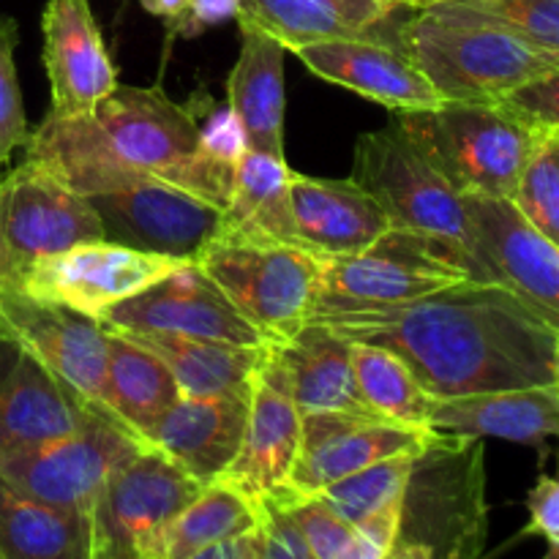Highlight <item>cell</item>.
I'll return each mask as SVG.
<instances>
[{"label": "cell", "mask_w": 559, "mask_h": 559, "mask_svg": "<svg viewBox=\"0 0 559 559\" xmlns=\"http://www.w3.org/2000/svg\"><path fill=\"white\" fill-rule=\"evenodd\" d=\"M358 344L391 349L431 399L551 385L559 331L497 282H462L391 309L322 311Z\"/></svg>", "instance_id": "6da1fadb"}, {"label": "cell", "mask_w": 559, "mask_h": 559, "mask_svg": "<svg viewBox=\"0 0 559 559\" xmlns=\"http://www.w3.org/2000/svg\"><path fill=\"white\" fill-rule=\"evenodd\" d=\"M25 158L85 197L102 218L107 240L115 243L197 262L222 235V207L169 180L74 145L44 123L27 140Z\"/></svg>", "instance_id": "7a4b0ae2"}, {"label": "cell", "mask_w": 559, "mask_h": 559, "mask_svg": "<svg viewBox=\"0 0 559 559\" xmlns=\"http://www.w3.org/2000/svg\"><path fill=\"white\" fill-rule=\"evenodd\" d=\"M49 131L129 169L169 180L216 207L229 205L235 167L202 153L200 118L189 104H178L162 85H118L91 112L41 120Z\"/></svg>", "instance_id": "3957f363"}, {"label": "cell", "mask_w": 559, "mask_h": 559, "mask_svg": "<svg viewBox=\"0 0 559 559\" xmlns=\"http://www.w3.org/2000/svg\"><path fill=\"white\" fill-rule=\"evenodd\" d=\"M399 49L418 66L442 102L497 104L559 63L459 0L415 11L399 27Z\"/></svg>", "instance_id": "277c9868"}, {"label": "cell", "mask_w": 559, "mask_h": 559, "mask_svg": "<svg viewBox=\"0 0 559 559\" xmlns=\"http://www.w3.org/2000/svg\"><path fill=\"white\" fill-rule=\"evenodd\" d=\"M486 535L484 442L437 435L415 456L393 540L435 559H480Z\"/></svg>", "instance_id": "5b68a950"}, {"label": "cell", "mask_w": 559, "mask_h": 559, "mask_svg": "<svg viewBox=\"0 0 559 559\" xmlns=\"http://www.w3.org/2000/svg\"><path fill=\"white\" fill-rule=\"evenodd\" d=\"M399 126L459 194L491 200H511L544 140L500 104L442 102L435 109L399 112Z\"/></svg>", "instance_id": "8992f818"}, {"label": "cell", "mask_w": 559, "mask_h": 559, "mask_svg": "<svg viewBox=\"0 0 559 559\" xmlns=\"http://www.w3.org/2000/svg\"><path fill=\"white\" fill-rule=\"evenodd\" d=\"M473 278L491 282L462 246L391 227L360 254L328 262L314 314L391 309Z\"/></svg>", "instance_id": "52a82bcc"}, {"label": "cell", "mask_w": 559, "mask_h": 559, "mask_svg": "<svg viewBox=\"0 0 559 559\" xmlns=\"http://www.w3.org/2000/svg\"><path fill=\"white\" fill-rule=\"evenodd\" d=\"M197 262L265 342L282 344L314 317L331 260L298 243L216 238Z\"/></svg>", "instance_id": "ba28073f"}, {"label": "cell", "mask_w": 559, "mask_h": 559, "mask_svg": "<svg viewBox=\"0 0 559 559\" xmlns=\"http://www.w3.org/2000/svg\"><path fill=\"white\" fill-rule=\"evenodd\" d=\"M145 448L107 407L91 404L69 435L0 453V484L47 506L91 513L109 475Z\"/></svg>", "instance_id": "9c48e42d"}, {"label": "cell", "mask_w": 559, "mask_h": 559, "mask_svg": "<svg viewBox=\"0 0 559 559\" xmlns=\"http://www.w3.org/2000/svg\"><path fill=\"white\" fill-rule=\"evenodd\" d=\"M200 489L202 484L147 445L115 469L93 500L87 559H167L169 524Z\"/></svg>", "instance_id": "30bf717a"}, {"label": "cell", "mask_w": 559, "mask_h": 559, "mask_svg": "<svg viewBox=\"0 0 559 559\" xmlns=\"http://www.w3.org/2000/svg\"><path fill=\"white\" fill-rule=\"evenodd\" d=\"M349 178L380 202L393 229L435 235L473 254L464 197L399 123L360 136Z\"/></svg>", "instance_id": "8fae6325"}, {"label": "cell", "mask_w": 559, "mask_h": 559, "mask_svg": "<svg viewBox=\"0 0 559 559\" xmlns=\"http://www.w3.org/2000/svg\"><path fill=\"white\" fill-rule=\"evenodd\" d=\"M107 240L102 218L74 189L33 162H22L0 178V260L5 282L44 257L80 243Z\"/></svg>", "instance_id": "7c38bea8"}, {"label": "cell", "mask_w": 559, "mask_h": 559, "mask_svg": "<svg viewBox=\"0 0 559 559\" xmlns=\"http://www.w3.org/2000/svg\"><path fill=\"white\" fill-rule=\"evenodd\" d=\"M98 322L107 331L164 333L229 344H271L235 309L233 300L202 271L200 262H183L162 282L109 306L104 314H98Z\"/></svg>", "instance_id": "4fadbf2b"}, {"label": "cell", "mask_w": 559, "mask_h": 559, "mask_svg": "<svg viewBox=\"0 0 559 559\" xmlns=\"http://www.w3.org/2000/svg\"><path fill=\"white\" fill-rule=\"evenodd\" d=\"M175 257L151 254L115 240H91L60 254L33 262L20 276L31 295L98 320V314L180 267Z\"/></svg>", "instance_id": "5bb4252c"}, {"label": "cell", "mask_w": 559, "mask_h": 559, "mask_svg": "<svg viewBox=\"0 0 559 559\" xmlns=\"http://www.w3.org/2000/svg\"><path fill=\"white\" fill-rule=\"evenodd\" d=\"M0 328L25 344L66 388L104 407L107 331L98 320L0 282Z\"/></svg>", "instance_id": "9a60e30c"}, {"label": "cell", "mask_w": 559, "mask_h": 559, "mask_svg": "<svg viewBox=\"0 0 559 559\" xmlns=\"http://www.w3.org/2000/svg\"><path fill=\"white\" fill-rule=\"evenodd\" d=\"M473 254L491 282L511 289L559 331V246L538 233L511 200L464 197Z\"/></svg>", "instance_id": "2e32d148"}, {"label": "cell", "mask_w": 559, "mask_h": 559, "mask_svg": "<svg viewBox=\"0 0 559 559\" xmlns=\"http://www.w3.org/2000/svg\"><path fill=\"white\" fill-rule=\"evenodd\" d=\"M440 431L404 426L380 415L309 413L304 415V440L295 462L289 491L317 495L325 486L380 464L385 459L415 453L418 456Z\"/></svg>", "instance_id": "e0dca14e"}, {"label": "cell", "mask_w": 559, "mask_h": 559, "mask_svg": "<svg viewBox=\"0 0 559 559\" xmlns=\"http://www.w3.org/2000/svg\"><path fill=\"white\" fill-rule=\"evenodd\" d=\"M41 36V60L52 96L47 115L74 118L91 112L120 85L91 0H47Z\"/></svg>", "instance_id": "ac0fdd59"}, {"label": "cell", "mask_w": 559, "mask_h": 559, "mask_svg": "<svg viewBox=\"0 0 559 559\" xmlns=\"http://www.w3.org/2000/svg\"><path fill=\"white\" fill-rule=\"evenodd\" d=\"M300 440H304V415L289 393L287 371L271 347L251 391L243 442L222 478L246 491L251 500L287 491L298 462Z\"/></svg>", "instance_id": "d6986e66"}, {"label": "cell", "mask_w": 559, "mask_h": 559, "mask_svg": "<svg viewBox=\"0 0 559 559\" xmlns=\"http://www.w3.org/2000/svg\"><path fill=\"white\" fill-rule=\"evenodd\" d=\"M87 407L85 399L0 328V453L69 435L85 420Z\"/></svg>", "instance_id": "ffe728a7"}, {"label": "cell", "mask_w": 559, "mask_h": 559, "mask_svg": "<svg viewBox=\"0 0 559 559\" xmlns=\"http://www.w3.org/2000/svg\"><path fill=\"white\" fill-rule=\"evenodd\" d=\"M311 74L342 85L396 112L440 107V93L418 66L391 44L371 38H331L293 49Z\"/></svg>", "instance_id": "44dd1931"}, {"label": "cell", "mask_w": 559, "mask_h": 559, "mask_svg": "<svg viewBox=\"0 0 559 559\" xmlns=\"http://www.w3.org/2000/svg\"><path fill=\"white\" fill-rule=\"evenodd\" d=\"M289 194L300 246L325 260L360 254L391 229V218L380 202L353 178L333 180L293 173Z\"/></svg>", "instance_id": "7402d4cb"}, {"label": "cell", "mask_w": 559, "mask_h": 559, "mask_svg": "<svg viewBox=\"0 0 559 559\" xmlns=\"http://www.w3.org/2000/svg\"><path fill=\"white\" fill-rule=\"evenodd\" d=\"M249 399L180 396L147 435V445L162 451L197 484L222 478L235 462L246 435Z\"/></svg>", "instance_id": "603a6c76"}, {"label": "cell", "mask_w": 559, "mask_h": 559, "mask_svg": "<svg viewBox=\"0 0 559 559\" xmlns=\"http://www.w3.org/2000/svg\"><path fill=\"white\" fill-rule=\"evenodd\" d=\"M429 429L540 445L544 440H559V399L551 385L431 399Z\"/></svg>", "instance_id": "cb8c5ba5"}, {"label": "cell", "mask_w": 559, "mask_h": 559, "mask_svg": "<svg viewBox=\"0 0 559 559\" xmlns=\"http://www.w3.org/2000/svg\"><path fill=\"white\" fill-rule=\"evenodd\" d=\"M287 371L289 393L300 415L358 413L374 415L358 393L353 369V342L322 320H309L293 338L271 344Z\"/></svg>", "instance_id": "d4e9b609"}, {"label": "cell", "mask_w": 559, "mask_h": 559, "mask_svg": "<svg viewBox=\"0 0 559 559\" xmlns=\"http://www.w3.org/2000/svg\"><path fill=\"white\" fill-rule=\"evenodd\" d=\"M238 27L240 52L227 80V107L243 126L249 151L284 158V47L260 27Z\"/></svg>", "instance_id": "484cf974"}, {"label": "cell", "mask_w": 559, "mask_h": 559, "mask_svg": "<svg viewBox=\"0 0 559 559\" xmlns=\"http://www.w3.org/2000/svg\"><path fill=\"white\" fill-rule=\"evenodd\" d=\"M126 333V331H120ZM164 360L180 388V396L251 399L254 380L271 355V344H229L207 338L126 333Z\"/></svg>", "instance_id": "4316f807"}, {"label": "cell", "mask_w": 559, "mask_h": 559, "mask_svg": "<svg viewBox=\"0 0 559 559\" xmlns=\"http://www.w3.org/2000/svg\"><path fill=\"white\" fill-rule=\"evenodd\" d=\"M289 178H293V169L287 167V158L246 151L235 167L233 194H229V205L224 207L218 238L300 246L293 222Z\"/></svg>", "instance_id": "83f0119b"}, {"label": "cell", "mask_w": 559, "mask_h": 559, "mask_svg": "<svg viewBox=\"0 0 559 559\" xmlns=\"http://www.w3.org/2000/svg\"><path fill=\"white\" fill-rule=\"evenodd\" d=\"M107 331V328H104ZM180 399L173 371L158 355L142 347L120 331H107V380L104 407L129 426L136 437L147 440L153 426Z\"/></svg>", "instance_id": "f1b7e54d"}, {"label": "cell", "mask_w": 559, "mask_h": 559, "mask_svg": "<svg viewBox=\"0 0 559 559\" xmlns=\"http://www.w3.org/2000/svg\"><path fill=\"white\" fill-rule=\"evenodd\" d=\"M91 519L0 484V559H87Z\"/></svg>", "instance_id": "f546056e"}, {"label": "cell", "mask_w": 559, "mask_h": 559, "mask_svg": "<svg viewBox=\"0 0 559 559\" xmlns=\"http://www.w3.org/2000/svg\"><path fill=\"white\" fill-rule=\"evenodd\" d=\"M257 530V500L229 480L202 486L200 495L175 516L167 533V559H189L197 551Z\"/></svg>", "instance_id": "4dcf8cb0"}, {"label": "cell", "mask_w": 559, "mask_h": 559, "mask_svg": "<svg viewBox=\"0 0 559 559\" xmlns=\"http://www.w3.org/2000/svg\"><path fill=\"white\" fill-rule=\"evenodd\" d=\"M353 369L369 413L404 426L429 429L431 396L399 355L374 344L353 342Z\"/></svg>", "instance_id": "1f68e13d"}, {"label": "cell", "mask_w": 559, "mask_h": 559, "mask_svg": "<svg viewBox=\"0 0 559 559\" xmlns=\"http://www.w3.org/2000/svg\"><path fill=\"white\" fill-rule=\"evenodd\" d=\"M254 25L276 38L284 49L306 44L331 41V38H371L360 27L349 25L322 0H240L238 20Z\"/></svg>", "instance_id": "d6a6232c"}, {"label": "cell", "mask_w": 559, "mask_h": 559, "mask_svg": "<svg viewBox=\"0 0 559 559\" xmlns=\"http://www.w3.org/2000/svg\"><path fill=\"white\" fill-rule=\"evenodd\" d=\"M413 464L415 453L385 459V462L371 464V467L360 469V473L347 475V478L325 486V489L317 491V497L333 513H338L344 522L358 527L360 522L371 519L374 513L399 506L404 500V489H407Z\"/></svg>", "instance_id": "836d02e7"}, {"label": "cell", "mask_w": 559, "mask_h": 559, "mask_svg": "<svg viewBox=\"0 0 559 559\" xmlns=\"http://www.w3.org/2000/svg\"><path fill=\"white\" fill-rule=\"evenodd\" d=\"M511 202L544 238L559 246V136L544 134Z\"/></svg>", "instance_id": "e575fe53"}, {"label": "cell", "mask_w": 559, "mask_h": 559, "mask_svg": "<svg viewBox=\"0 0 559 559\" xmlns=\"http://www.w3.org/2000/svg\"><path fill=\"white\" fill-rule=\"evenodd\" d=\"M524 41L559 55V0H459Z\"/></svg>", "instance_id": "d590c367"}, {"label": "cell", "mask_w": 559, "mask_h": 559, "mask_svg": "<svg viewBox=\"0 0 559 559\" xmlns=\"http://www.w3.org/2000/svg\"><path fill=\"white\" fill-rule=\"evenodd\" d=\"M16 44H20V25L14 16L0 11V169L16 147H25L31 140L14 63Z\"/></svg>", "instance_id": "8d00e7d4"}, {"label": "cell", "mask_w": 559, "mask_h": 559, "mask_svg": "<svg viewBox=\"0 0 559 559\" xmlns=\"http://www.w3.org/2000/svg\"><path fill=\"white\" fill-rule=\"evenodd\" d=\"M273 497H278L287 506L289 516L295 519L317 559H347L355 538L353 524L333 513L317 495H295L287 489Z\"/></svg>", "instance_id": "74e56055"}, {"label": "cell", "mask_w": 559, "mask_h": 559, "mask_svg": "<svg viewBox=\"0 0 559 559\" xmlns=\"http://www.w3.org/2000/svg\"><path fill=\"white\" fill-rule=\"evenodd\" d=\"M497 104L540 134H559V63Z\"/></svg>", "instance_id": "f35d334b"}, {"label": "cell", "mask_w": 559, "mask_h": 559, "mask_svg": "<svg viewBox=\"0 0 559 559\" xmlns=\"http://www.w3.org/2000/svg\"><path fill=\"white\" fill-rule=\"evenodd\" d=\"M257 533L260 559H317L278 497H257Z\"/></svg>", "instance_id": "ab89813d"}, {"label": "cell", "mask_w": 559, "mask_h": 559, "mask_svg": "<svg viewBox=\"0 0 559 559\" xmlns=\"http://www.w3.org/2000/svg\"><path fill=\"white\" fill-rule=\"evenodd\" d=\"M197 109V107H194ZM200 118V145L205 156H211L213 162L227 164V167H238V162L243 158V153L249 151V142H246L243 126L238 123V118L233 115L229 107H213L205 115L197 112Z\"/></svg>", "instance_id": "60d3db41"}, {"label": "cell", "mask_w": 559, "mask_h": 559, "mask_svg": "<svg viewBox=\"0 0 559 559\" xmlns=\"http://www.w3.org/2000/svg\"><path fill=\"white\" fill-rule=\"evenodd\" d=\"M325 5H331L342 20H347L349 25L360 27L369 36H374L377 41L391 44L399 49V27H391L393 16L402 11V5L388 3V0H322Z\"/></svg>", "instance_id": "b9f144b4"}, {"label": "cell", "mask_w": 559, "mask_h": 559, "mask_svg": "<svg viewBox=\"0 0 559 559\" xmlns=\"http://www.w3.org/2000/svg\"><path fill=\"white\" fill-rule=\"evenodd\" d=\"M240 0H189L180 16L167 22L169 36L197 38L211 27L238 20Z\"/></svg>", "instance_id": "7bdbcfd3"}, {"label": "cell", "mask_w": 559, "mask_h": 559, "mask_svg": "<svg viewBox=\"0 0 559 559\" xmlns=\"http://www.w3.org/2000/svg\"><path fill=\"white\" fill-rule=\"evenodd\" d=\"M530 511V535H540L549 540V546L559 549V478L540 475L535 489L527 495Z\"/></svg>", "instance_id": "ee69618b"}, {"label": "cell", "mask_w": 559, "mask_h": 559, "mask_svg": "<svg viewBox=\"0 0 559 559\" xmlns=\"http://www.w3.org/2000/svg\"><path fill=\"white\" fill-rule=\"evenodd\" d=\"M189 559H260V533L251 530V533L238 535V538H227L222 544L197 551Z\"/></svg>", "instance_id": "f6af8a7d"}, {"label": "cell", "mask_w": 559, "mask_h": 559, "mask_svg": "<svg viewBox=\"0 0 559 559\" xmlns=\"http://www.w3.org/2000/svg\"><path fill=\"white\" fill-rule=\"evenodd\" d=\"M142 9L153 16H162V20L173 22L175 16H180V11L189 5V0H140Z\"/></svg>", "instance_id": "bcb514c9"}, {"label": "cell", "mask_w": 559, "mask_h": 559, "mask_svg": "<svg viewBox=\"0 0 559 559\" xmlns=\"http://www.w3.org/2000/svg\"><path fill=\"white\" fill-rule=\"evenodd\" d=\"M385 559H435V557L424 555V551L413 549V546H404V544H396V540H393V546L388 549Z\"/></svg>", "instance_id": "7dc6e473"}, {"label": "cell", "mask_w": 559, "mask_h": 559, "mask_svg": "<svg viewBox=\"0 0 559 559\" xmlns=\"http://www.w3.org/2000/svg\"><path fill=\"white\" fill-rule=\"evenodd\" d=\"M388 3H396V5H402V9L420 11V9H429V5L445 3V0H388Z\"/></svg>", "instance_id": "c3c4849f"}, {"label": "cell", "mask_w": 559, "mask_h": 559, "mask_svg": "<svg viewBox=\"0 0 559 559\" xmlns=\"http://www.w3.org/2000/svg\"><path fill=\"white\" fill-rule=\"evenodd\" d=\"M551 388H555V393L559 399V338H557V349H555V364H551Z\"/></svg>", "instance_id": "681fc988"}, {"label": "cell", "mask_w": 559, "mask_h": 559, "mask_svg": "<svg viewBox=\"0 0 559 559\" xmlns=\"http://www.w3.org/2000/svg\"><path fill=\"white\" fill-rule=\"evenodd\" d=\"M546 559H559V549H557V546H549V555H546Z\"/></svg>", "instance_id": "f907efd6"}, {"label": "cell", "mask_w": 559, "mask_h": 559, "mask_svg": "<svg viewBox=\"0 0 559 559\" xmlns=\"http://www.w3.org/2000/svg\"><path fill=\"white\" fill-rule=\"evenodd\" d=\"M0 282H5V273H3V262H0Z\"/></svg>", "instance_id": "816d5d0a"}, {"label": "cell", "mask_w": 559, "mask_h": 559, "mask_svg": "<svg viewBox=\"0 0 559 559\" xmlns=\"http://www.w3.org/2000/svg\"><path fill=\"white\" fill-rule=\"evenodd\" d=\"M557 136H559V134H557Z\"/></svg>", "instance_id": "f5cc1de1"}]
</instances>
